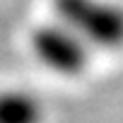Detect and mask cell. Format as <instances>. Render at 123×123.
<instances>
[{
    "mask_svg": "<svg viewBox=\"0 0 123 123\" xmlns=\"http://www.w3.org/2000/svg\"><path fill=\"white\" fill-rule=\"evenodd\" d=\"M65 27L99 48L123 46V7L109 0H53Z\"/></svg>",
    "mask_w": 123,
    "mask_h": 123,
    "instance_id": "6da1fadb",
    "label": "cell"
},
{
    "mask_svg": "<svg viewBox=\"0 0 123 123\" xmlns=\"http://www.w3.org/2000/svg\"><path fill=\"white\" fill-rule=\"evenodd\" d=\"M31 48L46 68L60 75H77L87 68V41L63 22L34 29Z\"/></svg>",
    "mask_w": 123,
    "mask_h": 123,
    "instance_id": "7a4b0ae2",
    "label": "cell"
},
{
    "mask_svg": "<svg viewBox=\"0 0 123 123\" xmlns=\"http://www.w3.org/2000/svg\"><path fill=\"white\" fill-rule=\"evenodd\" d=\"M43 104L39 97L24 89H3L0 92V123H41Z\"/></svg>",
    "mask_w": 123,
    "mask_h": 123,
    "instance_id": "3957f363",
    "label": "cell"
}]
</instances>
